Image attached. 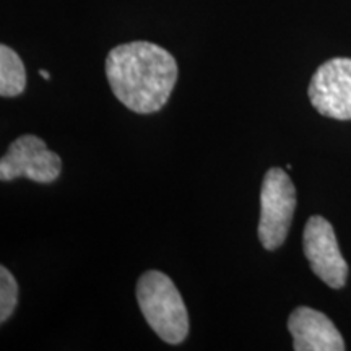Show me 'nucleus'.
Listing matches in <instances>:
<instances>
[{
	"label": "nucleus",
	"instance_id": "nucleus-1",
	"mask_svg": "<svg viewBox=\"0 0 351 351\" xmlns=\"http://www.w3.org/2000/svg\"><path fill=\"white\" fill-rule=\"evenodd\" d=\"M106 77L116 98L137 114L160 111L178 82V62L148 41L119 44L108 54Z\"/></svg>",
	"mask_w": 351,
	"mask_h": 351
},
{
	"label": "nucleus",
	"instance_id": "nucleus-3",
	"mask_svg": "<svg viewBox=\"0 0 351 351\" xmlns=\"http://www.w3.org/2000/svg\"><path fill=\"white\" fill-rule=\"evenodd\" d=\"M296 210V189L287 171L270 168L263 176L261 191L258 241L267 251L282 247Z\"/></svg>",
	"mask_w": 351,
	"mask_h": 351
},
{
	"label": "nucleus",
	"instance_id": "nucleus-4",
	"mask_svg": "<svg viewBox=\"0 0 351 351\" xmlns=\"http://www.w3.org/2000/svg\"><path fill=\"white\" fill-rule=\"evenodd\" d=\"M62 160L47 148L36 135H21L13 140L8 152L0 160V179L26 178L38 184H51L60 176Z\"/></svg>",
	"mask_w": 351,
	"mask_h": 351
},
{
	"label": "nucleus",
	"instance_id": "nucleus-8",
	"mask_svg": "<svg viewBox=\"0 0 351 351\" xmlns=\"http://www.w3.org/2000/svg\"><path fill=\"white\" fill-rule=\"evenodd\" d=\"M26 86V70L20 56L12 47L0 46V96L15 98Z\"/></svg>",
	"mask_w": 351,
	"mask_h": 351
},
{
	"label": "nucleus",
	"instance_id": "nucleus-7",
	"mask_svg": "<svg viewBox=\"0 0 351 351\" xmlns=\"http://www.w3.org/2000/svg\"><path fill=\"white\" fill-rule=\"evenodd\" d=\"M288 330L296 351H343L346 348L339 328L326 314L313 307H296L289 314Z\"/></svg>",
	"mask_w": 351,
	"mask_h": 351
},
{
	"label": "nucleus",
	"instance_id": "nucleus-5",
	"mask_svg": "<svg viewBox=\"0 0 351 351\" xmlns=\"http://www.w3.org/2000/svg\"><path fill=\"white\" fill-rule=\"evenodd\" d=\"M302 247L311 269L327 287L340 289L348 278V263L341 256L333 226L320 215L307 219L302 232Z\"/></svg>",
	"mask_w": 351,
	"mask_h": 351
},
{
	"label": "nucleus",
	"instance_id": "nucleus-6",
	"mask_svg": "<svg viewBox=\"0 0 351 351\" xmlns=\"http://www.w3.org/2000/svg\"><path fill=\"white\" fill-rule=\"evenodd\" d=\"M307 93L319 114L351 121V59L335 57L324 62L311 78Z\"/></svg>",
	"mask_w": 351,
	"mask_h": 351
},
{
	"label": "nucleus",
	"instance_id": "nucleus-2",
	"mask_svg": "<svg viewBox=\"0 0 351 351\" xmlns=\"http://www.w3.org/2000/svg\"><path fill=\"white\" fill-rule=\"evenodd\" d=\"M137 301L147 324L161 340L179 345L189 335V314L181 293L163 271L148 270L137 282Z\"/></svg>",
	"mask_w": 351,
	"mask_h": 351
},
{
	"label": "nucleus",
	"instance_id": "nucleus-10",
	"mask_svg": "<svg viewBox=\"0 0 351 351\" xmlns=\"http://www.w3.org/2000/svg\"><path fill=\"white\" fill-rule=\"evenodd\" d=\"M39 75H41L43 78H46V80H49V78H51L49 72H47V70H39Z\"/></svg>",
	"mask_w": 351,
	"mask_h": 351
},
{
	"label": "nucleus",
	"instance_id": "nucleus-9",
	"mask_svg": "<svg viewBox=\"0 0 351 351\" xmlns=\"http://www.w3.org/2000/svg\"><path fill=\"white\" fill-rule=\"evenodd\" d=\"M19 302V283L7 267H0V322H7Z\"/></svg>",
	"mask_w": 351,
	"mask_h": 351
}]
</instances>
